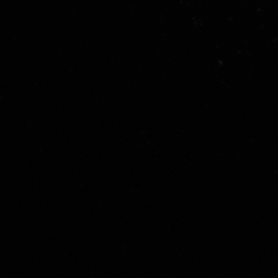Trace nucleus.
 <instances>
[]
</instances>
